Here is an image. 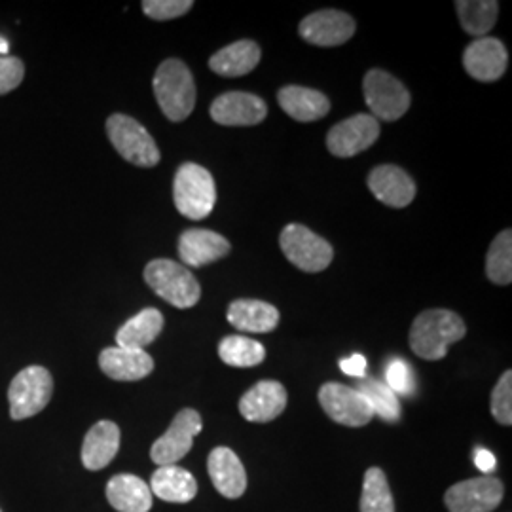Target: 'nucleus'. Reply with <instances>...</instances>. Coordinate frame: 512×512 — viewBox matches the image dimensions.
Listing matches in <instances>:
<instances>
[{"label":"nucleus","instance_id":"nucleus-4","mask_svg":"<svg viewBox=\"0 0 512 512\" xmlns=\"http://www.w3.org/2000/svg\"><path fill=\"white\" fill-rule=\"evenodd\" d=\"M173 200L177 211L190 220L211 215L217 203V186L213 175L198 164H183L173 181Z\"/></svg>","mask_w":512,"mask_h":512},{"label":"nucleus","instance_id":"nucleus-25","mask_svg":"<svg viewBox=\"0 0 512 512\" xmlns=\"http://www.w3.org/2000/svg\"><path fill=\"white\" fill-rule=\"evenodd\" d=\"M150 492L167 503H190L198 495V482L186 469L167 465L150 478Z\"/></svg>","mask_w":512,"mask_h":512},{"label":"nucleus","instance_id":"nucleus-16","mask_svg":"<svg viewBox=\"0 0 512 512\" xmlns=\"http://www.w3.org/2000/svg\"><path fill=\"white\" fill-rule=\"evenodd\" d=\"M368 188L376 196V200L403 209L414 202L416 198V184L410 179V175L397 167V165H378L368 175Z\"/></svg>","mask_w":512,"mask_h":512},{"label":"nucleus","instance_id":"nucleus-21","mask_svg":"<svg viewBox=\"0 0 512 512\" xmlns=\"http://www.w3.org/2000/svg\"><path fill=\"white\" fill-rule=\"evenodd\" d=\"M120 450V427L114 421H99L82 444V463L88 471H101Z\"/></svg>","mask_w":512,"mask_h":512},{"label":"nucleus","instance_id":"nucleus-35","mask_svg":"<svg viewBox=\"0 0 512 512\" xmlns=\"http://www.w3.org/2000/svg\"><path fill=\"white\" fill-rule=\"evenodd\" d=\"M385 380L387 387L395 395H410L414 391V376L412 368L403 359H393L385 368Z\"/></svg>","mask_w":512,"mask_h":512},{"label":"nucleus","instance_id":"nucleus-7","mask_svg":"<svg viewBox=\"0 0 512 512\" xmlns=\"http://www.w3.org/2000/svg\"><path fill=\"white\" fill-rule=\"evenodd\" d=\"M279 245L287 260L308 274L327 270L334 258V249L329 241L313 234L310 228L302 224H289L281 232Z\"/></svg>","mask_w":512,"mask_h":512},{"label":"nucleus","instance_id":"nucleus-8","mask_svg":"<svg viewBox=\"0 0 512 512\" xmlns=\"http://www.w3.org/2000/svg\"><path fill=\"white\" fill-rule=\"evenodd\" d=\"M363 92L368 109L376 120L395 122L410 109V93L403 84L382 69L368 71L363 80Z\"/></svg>","mask_w":512,"mask_h":512},{"label":"nucleus","instance_id":"nucleus-28","mask_svg":"<svg viewBox=\"0 0 512 512\" xmlns=\"http://www.w3.org/2000/svg\"><path fill=\"white\" fill-rule=\"evenodd\" d=\"M461 27L473 35L484 37L494 29L499 4L495 0H459L456 2Z\"/></svg>","mask_w":512,"mask_h":512},{"label":"nucleus","instance_id":"nucleus-17","mask_svg":"<svg viewBox=\"0 0 512 512\" xmlns=\"http://www.w3.org/2000/svg\"><path fill=\"white\" fill-rule=\"evenodd\" d=\"M287 408V389L274 380L253 385L239 401V412L247 421L268 423Z\"/></svg>","mask_w":512,"mask_h":512},{"label":"nucleus","instance_id":"nucleus-37","mask_svg":"<svg viewBox=\"0 0 512 512\" xmlns=\"http://www.w3.org/2000/svg\"><path fill=\"white\" fill-rule=\"evenodd\" d=\"M340 368L344 374L353 376V378H363L366 372V359L363 355H351L348 359L340 361Z\"/></svg>","mask_w":512,"mask_h":512},{"label":"nucleus","instance_id":"nucleus-10","mask_svg":"<svg viewBox=\"0 0 512 512\" xmlns=\"http://www.w3.org/2000/svg\"><path fill=\"white\" fill-rule=\"evenodd\" d=\"M503 494L499 478L480 476L454 484L444 494V503L450 512H490L499 507Z\"/></svg>","mask_w":512,"mask_h":512},{"label":"nucleus","instance_id":"nucleus-6","mask_svg":"<svg viewBox=\"0 0 512 512\" xmlns=\"http://www.w3.org/2000/svg\"><path fill=\"white\" fill-rule=\"evenodd\" d=\"M107 135L112 147L128 160L129 164L139 167H154L160 164V150L147 129L135 118L126 114H112L107 120Z\"/></svg>","mask_w":512,"mask_h":512},{"label":"nucleus","instance_id":"nucleus-14","mask_svg":"<svg viewBox=\"0 0 512 512\" xmlns=\"http://www.w3.org/2000/svg\"><path fill=\"white\" fill-rule=\"evenodd\" d=\"M355 19L340 10H321L300 23V37L315 46H340L355 35Z\"/></svg>","mask_w":512,"mask_h":512},{"label":"nucleus","instance_id":"nucleus-15","mask_svg":"<svg viewBox=\"0 0 512 512\" xmlns=\"http://www.w3.org/2000/svg\"><path fill=\"white\" fill-rule=\"evenodd\" d=\"M509 63L507 48L497 38H478L471 42L463 54L465 71L478 82L499 80Z\"/></svg>","mask_w":512,"mask_h":512},{"label":"nucleus","instance_id":"nucleus-24","mask_svg":"<svg viewBox=\"0 0 512 512\" xmlns=\"http://www.w3.org/2000/svg\"><path fill=\"white\" fill-rule=\"evenodd\" d=\"M277 101L293 120L315 122L327 116L330 110L329 99L317 90L302 86H287L277 93Z\"/></svg>","mask_w":512,"mask_h":512},{"label":"nucleus","instance_id":"nucleus-32","mask_svg":"<svg viewBox=\"0 0 512 512\" xmlns=\"http://www.w3.org/2000/svg\"><path fill=\"white\" fill-rule=\"evenodd\" d=\"M366 403L370 404L374 416H380L385 421H397L401 416L399 397L378 380H363L359 387H355Z\"/></svg>","mask_w":512,"mask_h":512},{"label":"nucleus","instance_id":"nucleus-1","mask_svg":"<svg viewBox=\"0 0 512 512\" xmlns=\"http://www.w3.org/2000/svg\"><path fill=\"white\" fill-rule=\"evenodd\" d=\"M467 327L458 313L450 310L421 311L410 329V348L427 361H440L448 348L459 342Z\"/></svg>","mask_w":512,"mask_h":512},{"label":"nucleus","instance_id":"nucleus-34","mask_svg":"<svg viewBox=\"0 0 512 512\" xmlns=\"http://www.w3.org/2000/svg\"><path fill=\"white\" fill-rule=\"evenodd\" d=\"M194 6L192 0H145L143 12L156 21L181 18Z\"/></svg>","mask_w":512,"mask_h":512},{"label":"nucleus","instance_id":"nucleus-5","mask_svg":"<svg viewBox=\"0 0 512 512\" xmlns=\"http://www.w3.org/2000/svg\"><path fill=\"white\" fill-rule=\"evenodd\" d=\"M54 393L52 374L44 366H27L12 380L8 389L10 416L21 421L42 412Z\"/></svg>","mask_w":512,"mask_h":512},{"label":"nucleus","instance_id":"nucleus-31","mask_svg":"<svg viewBox=\"0 0 512 512\" xmlns=\"http://www.w3.org/2000/svg\"><path fill=\"white\" fill-rule=\"evenodd\" d=\"M361 512H395V501L387 484V476L378 467L366 471Z\"/></svg>","mask_w":512,"mask_h":512},{"label":"nucleus","instance_id":"nucleus-18","mask_svg":"<svg viewBox=\"0 0 512 512\" xmlns=\"http://www.w3.org/2000/svg\"><path fill=\"white\" fill-rule=\"evenodd\" d=\"M103 374L116 382H137L154 370V361L145 349L107 348L99 355Z\"/></svg>","mask_w":512,"mask_h":512},{"label":"nucleus","instance_id":"nucleus-29","mask_svg":"<svg viewBox=\"0 0 512 512\" xmlns=\"http://www.w3.org/2000/svg\"><path fill=\"white\" fill-rule=\"evenodd\" d=\"M219 355L226 365L251 368L266 359V349L260 342L245 336H226L220 342Z\"/></svg>","mask_w":512,"mask_h":512},{"label":"nucleus","instance_id":"nucleus-30","mask_svg":"<svg viewBox=\"0 0 512 512\" xmlns=\"http://www.w3.org/2000/svg\"><path fill=\"white\" fill-rule=\"evenodd\" d=\"M486 275L495 285H511L512 281V232L503 230L488 249Z\"/></svg>","mask_w":512,"mask_h":512},{"label":"nucleus","instance_id":"nucleus-20","mask_svg":"<svg viewBox=\"0 0 512 512\" xmlns=\"http://www.w3.org/2000/svg\"><path fill=\"white\" fill-rule=\"evenodd\" d=\"M207 471L217 492L228 499H238L247 490V475L243 463L230 448H215L207 459Z\"/></svg>","mask_w":512,"mask_h":512},{"label":"nucleus","instance_id":"nucleus-22","mask_svg":"<svg viewBox=\"0 0 512 512\" xmlns=\"http://www.w3.org/2000/svg\"><path fill=\"white\" fill-rule=\"evenodd\" d=\"M228 323L241 332H272L279 325V311L262 300L241 298L230 304Z\"/></svg>","mask_w":512,"mask_h":512},{"label":"nucleus","instance_id":"nucleus-23","mask_svg":"<svg viewBox=\"0 0 512 512\" xmlns=\"http://www.w3.org/2000/svg\"><path fill=\"white\" fill-rule=\"evenodd\" d=\"M107 499L118 512H148L152 509L150 486L135 475L112 476L107 484Z\"/></svg>","mask_w":512,"mask_h":512},{"label":"nucleus","instance_id":"nucleus-36","mask_svg":"<svg viewBox=\"0 0 512 512\" xmlns=\"http://www.w3.org/2000/svg\"><path fill=\"white\" fill-rule=\"evenodd\" d=\"M25 67L23 61L12 55H0V95L14 92L23 82Z\"/></svg>","mask_w":512,"mask_h":512},{"label":"nucleus","instance_id":"nucleus-38","mask_svg":"<svg viewBox=\"0 0 512 512\" xmlns=\"http://www.w3.org/2000/svg\"><path fill=\"white\" fill-rule=\"evenodd\" d=\"M476 467L480 469V473L484 475H490L495 469V456L492 452L484 450V448H478L475 454Z\"/></svg>","mask_w":512,"mask_h":512},{"label":"nucleus","instance_id":"nucleus-26","mask_svg":"<svg viewBox=\"0 0 512 512\" xmlns=\"http://www.w3.org/2000/svg\"><path fill=\"white\" fill-rule=\"evenodd\" d=\"M260 55V46L256 42L239 40L213 55L209 59V69L226 78H238L255 71Z\"/></svg>","mask_w":512,"mask_h":512},{"label":"nucleus","instance_id":"nucleus-39","mask_svg":"<svg viewBox=\"0 0 512 512\" xmlns=\"http://www.w3.org/2000/svg\"><path fill=\"white\" fill-rule=\"evenodd\" d=\"M0 512H2V511H0Z\"/></svg>","mask_w":512,"mask_h":512},{"label":"nucleus","instance_id":"nucleus-3","mask_svg":"<svg viewBox=\"0 0 512 512\" xmlns=\"http://www.w3.org/2000/svg\"><path fill=\"white\" fill-rule=\"evenodd\" d=\"M148 287L179 310L194 308L202 298V287L194 274L179 262L158 258L145 268Z\"/></svg>","mask_w":512,"mask_h":512},{"label":"nucleus","instance_id":"nucleus-12","mask_svg":"<svg viewBox=\"0 0 512 512\" xmlns=\"http://www.w3.org/2000/svg\"><path fill=\"white\" fill-rule=\"evenodd\" d=\"M378 137L380 122L372 114H355L330 129L327 147L338 158H353L372 147Z\"/></svg>","mask_w":512,"mask_h":512},{"label":"nucleus","instance_id":"nucleus-19","mask_svg":"<svg viewBox=\"0 0 512 512\" xmlns=\"http://www.w3.org/2000/svg\"><path fill=\"white\" fill-rule=\"evenodd\" d=\"M232 251V245L226 238L211 230H186L179 238V256L186 266L202 268Z\"/></svg>","mask_w":512,"mask_h":512},{"label":"nucleus","instance_id":"nucleus-2","mask_svg":"<svg viewBox=\"0 0 512 512\" xmlns=\"http://www.w3.org/2000/svg\"><path fill=\"white\" fill-rule=\"evenodd\" d=\"M154 95L171 122H183L196 107V82L181 59H167L154 74Z\"/></svg>","mask_w":512,"mask_h":512},{"label":"nucleus","instance_id":"nucleus-33","mask_svg":"<svg viewBox=\"0 0 512 512\" xmlns=\"http://www.w3.org/2000/svg\"><path fill=\"white\" fill-rule=\"evenodd\" d=\"M492 414L501 425L512 423V372L507 370L492 393Z\"/></svg>","mask_w":512,"mask_h":512},{"label":"nucleus","instance_id":"nucleus-9","mask_svg":"<svg viewBox=\"0 0 512 512\" xmlns=\"http://www.w3.org/2000/svg\"><path fill=\"white\" fill-rule=\"evenodd\" d=\"M202 429V416L194 408H184L175 416L164 435L152 444L150 458L160 467L175 465L190 452L194 439L202 433Z\"/></svg>","mask_w":512,"mask_h":512},{"label":"nucleus","instance_id":"nucleus-13","mask_svg":"<svg viewBox=\"0 0 512 512\" xmlns=\"http://www.w3.org/2000/svg\"><path fill=\"white\" fill-rule=\"evenodd\" d=\"M268 116L266 103L253 93L228 92L211 105V118L220 126L245 128L264 122Z\"/></svg>","mask_w":512,"mask_h":512},{"label":"nucleus","instance_id":"nucleus-27","mask_svg":"<svg viewBox=\"0 0 512 512\" xmlns=\"http://www.w3.org/2000/svg\"><path fill=\"white\" fill-rule=\"evenodd\" d=\"M164 329V315L156 308L139 311L116 332L118 348L145 349Z\"/></svg>","mask_w":512,"mask_h":512},{"label":"nucleus","instance_id":"nucleus-11","mask_svg":"<svg viewBox=\"0 0 512 512\" xmlns=\"http://www.w3.org/2000/svg\"><path fill=\"white\" fill-rule=\"evenodd\" d=\"M319 403L327 412L330 420L348 425V427H363L374 418V412L365 397L348 385L325 384L319 389Z\"/></svg>","mask_w":512,"mask_h":512}]
</instances>
